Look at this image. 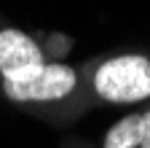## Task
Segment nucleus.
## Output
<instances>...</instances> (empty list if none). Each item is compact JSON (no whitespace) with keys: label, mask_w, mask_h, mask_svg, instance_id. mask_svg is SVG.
I'll list each match as a JSON object with an SVG mask.
<instances>
[{"label":"nucleus","mask_w":150,"mask_h":148,"mask_svg":"<svg viewBox=\"0 0 150 148\" xmlns=\"http://www.w3.org/2000/svg\"><path fill=\"white\" fill-rule=\"evenodd\" d=\"M94 89L102 100L118 105L150 97V59L142 54L107 59L94 76Z\"/></svg>","instance_id":"1"},{"label":"nucleus","mask_w":150,"mask_h":148,"mask_svg":"<svg viewBox=\"0 0 150 148\" xmlns=\"http://www.w3.org/2000/svg\"><path fill=\"white\" fill-rule=\"evenodd\" d=\"M75 89V70L67 65H38L16 78H3L6 97L16 102L27 100H59Z\"/></svg>","instance_id":"2"},{"label":"nucleus","mask_w":150,"mask_h":148,"mask_svg":"<svg viewBox=\"0 0 150 148\" xmlns=\"http://www.w3.org/2000/svg\"><path fill=\"white\" fill-rule=\"evenodd\" d=\"M38 65H43V51L30 35L19 30L0 32V76L3 78H16Z\"/></svg>","instance_id":"3"},{"label":"nucleus","mask_w":150,"mask_h":148,"mask_svg":"<svg viewBox=\"0 0 150 148\" xmlns=\"http://www.w3.org/2000/svg\"><path fill=\"white\" fill-rule=\"evenodd\" d=\"M105 148H150V110L121 119L107 132Z\"/></svg>","instance_id":"4"}]
</instances>
